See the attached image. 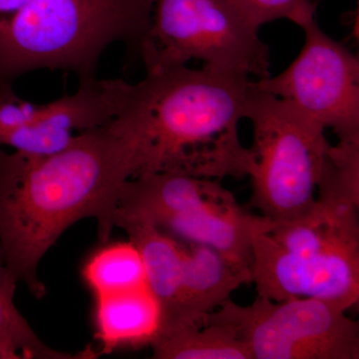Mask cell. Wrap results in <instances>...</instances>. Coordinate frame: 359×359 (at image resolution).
Wrapping results in <instances>:
<instances>
[{
    "mask_svg": "<svg viewBox=\"0 0 359 359\" xmlns=\"http://www.w3.org/2000/svg\"><path fill=\"white\" fill-rule=\"evenodd\" d=\"M32 0H0V30Z\"/></svg>",
    "mask_w": 359,
    "mask_h": 359,
    "instance_id": "e0dca14e",
    "label": "cell"
},
{
    "mask_svg": "<svg viewBox=\"0 0 359 359\" xmlns=\"http://www.w3.org/2000/svg\"><path fill=\"white\" fill-rule=\"evenodd\" d=\"M250 269L257 295L271 301L316 299L346 309L359 302V250L299 256L283 250L268 231H257Z\"/></svg>",
    "mask_w": 359,
    "mask_h": 359,
    "instance_id": "ba28073f",
    "label": "cell"
},
{
    "mask_svg": "<svg viewBox=\"0 0 359 359\" xmlns=\"http://www.w3.org/2000/svg\"><path fill=\"white\" fill-rule=\"evenodd\" d=\"M162 313L149 287L96 297V337L103 353L143 346L159 334Z\"/></svg>",
    "mask_w": 359,
    "mask_h": 359,
    "instance_id": "7c38bea8",
    "label": "cell"
},
{
    "mask_svg": "<svg viewBox=\"0 0 359 359\" xmlns=\"http://www.w3.org/2000/svg\"><path fill=\"white\" fill-rule=\"evenodd\" d=\"M118 79H81L72 95L40 104L36 117L20 128L0 134V147L21 154L48 156L65 150L82 132L110 122L117 108Z\"/></svg>",
    "mask_w": 359,
    "mask_h": 359,
    "instance_id": "9c48e42d",
    "label": "cell"
},
{
    "mask_svg": "<svg viewBox=\"0 0 359 359\" xmlns=\"http://www.w3.org/2000/svg\"><path fill=\"white\" fill-rule=\"evenodd\" d=\"M301 53L280 74L259 78L257 88L287 100L330 128L339 140H359V60L321 30L316 18L302 26Z\"/></svg>",
    "mask_w": 359,
    "mask_h": 359,
    "instance_id": "52a82bcc",
    "label": "cell"
},
{
    "mask_svg": "<svg viewBox=\"0 0 359 359\" xmlns=\"http://www.w3.org/2000/svg\"><path fill=\"white\" fill-rule=\"evenodd\" d=\"M250 203L271 221L299 218L313 208L330 144L325 128L287 100L252 84Z\"/></svg>",
    "mask_w": 359,
    "mask_h": 359,
    "instance_id": "277c9868",
    "label": "cell"
},
{
    "mask_svg": "<svg viewBox=\"0 0 359 359\" xmlns=\"http://www.w3.org/2000/svg\"><path fill=\"white\" fill-rule=\"evenodd\" d=\"M20 282L9 268L0 248V359L89 358L91 351L71 354L45 344L14 304Z\"/></svg>",
    "mask_w": 359,
    "mask_h": 359,
    "instance_id": "4fadbf2b",
    "label": "cell"
},
{
    "mask_svg": "<svg viewBox=\"0 0 359 359\" xmlns=\"http://www.w3.org/2000/svg\"><path fill=\"white\" fill-rule=\"evenodd\" d=\"M138 50L146 70L197 60L214 72L271 75L268 45L231 0H155Z\"/></svg>",
    "mask_w": 359,
    "mask_h": 359,
    "instance_id": "5b68a950",
    "label": "cell"
},
{
    "mask_svg": "<svg viewBox=\"0 0 359 359\" xmlns=\"http://www.w3.org/2000/svg\"><path fill=\"white\" fill-rule=\"evenodd\" d=\"M151 346L156 359H250L236 332L218 323L156 337Z\"/></svg>",
    "mask_w": 359,
    "mask_h": 359,
    "instance_id": "9a60e30c",
    "label": "cell"
},
{
    "mask_svg": "<svg viewBox=\"0 0 359 359\" xmlns=\"http://www.w3.org/2000/svg\"><path fill=\"white\" fill-rule=\"evenodd\" d=\"M347 311L321 299L273 302L257 295L245 306L228 299L203 323L230 327L250 359H358L359 325Z\"/></svg>",
    "mask_w": 359,
    "mask_h": 359,
    "instance_id": "8992f818",
    "label": "cell"
},
{
    "mask_svg": "<svg viewBox=\"0 0 359 359\" xmlns=\"http://www.w3.org/2000/svg\"><path fill=\"white\" fill-rule=\"evenodd\" d=\"M155 0H32L0 30V82L37 69L95 76L115 42L139 47Z\"/></svg>",
    "mask_w": 359,
    "mask_h": 359,
    "instance_id": "3957f363",
    "label": "cell"
},
{
    "mask_svg": "<svg viewBox=\"0 0 359 359\" xmlns=\"http://www.w3.org/2000/svg\"><path fill=\"white\" fill-rule=\"evenodd\" d=\"M252 84L244 75L187 65L147 70L138 83L119 79L114 120L133 149L135 177L249 176L252 155L238 125L247 116Z\"/></svg>",
    "mask_w": 359,
    "mask_h": 359,
    "instance_id": "7a4b0ae2",
    "label": "cell"
},
{
    "mask_svg": "<svg viewBox=\"0 0 359 359\" xmlns=\"http://www.w3.org/2000/svg\"><path fill=\"white\" fill-rule=\"evenodd\" d=\"M82 276L95 297L148 287L140 250L130 240L105 243L88 257Z\"/></svg>",
    "mask_w": 359,
    "mask_h": 359,
    "instance_id": "5bb4252c",
    "label": "cell"
},
{
    "mask_svg": "<svg viewBox=\"0 0 359 359\" xmlns=\"http://www.w3.org/2000/svg\"><path fill=\"white\" fill-rule=\"evenodd\" d=\"M245 283H252L249 266L236 263L207 245L185 244L178 316L172 330L158 337L201 327L208 314Z\"/></svg>",
    "mask_w": 359,
    "mask_h": 359,
    "instance_id": "30bf717a",
    "label": "cell"
},
{
    "mask_svg": "<svg viewBox=\"0 0 359 359\" xmlns=\"http://www.w3.org/2000/svg\"><path fill=\"white\" fill-rule=\"evenodd\" d=\"M134 176L133 151L114 119L78 134L55 154L0 148V248L34 297L45 294L40 262L73 224L95 219L99 240L109 241L119 194Z\"/></svg>",
    "mask_w": 359,
    "mask_h": 359,
    "instance_id": "6da1fadb",
    "label": "cell"
},
{
    "mask_svg": "<svg viewBox=\"0 0 359 359\" xmlns=\"http://www.w3.org/2000/svg\"><path fill=\"white\" fill-rule=\"evenodd\" d=\"M250 25L259 30L266 23L289 20L302 27L316 18V4L311 0H231Z\"/></svg>",
    "mask_w": 359,
    "mask_h": 359,
    "instance_id": "2e32d148",
    "label": "cell"
},
{
    "mask_svg": "<svg viewBox=\"0 0 359 359\" xmlns=\"http://www.w3.org/2000/svg\"><path fill=\"white\" fill-rule=\"evenodd\" d=\"M116 226L126 231L129 240L140 250L149 289L159 302L162 313L158 335L166 334L174 327L178 316L185 244L154 224L140 219H121Z\"/></svg>",
    "mask_w": 359,
    "mask_h": 359,
    "instance_id": "8fae6325",
    "label": "cell"
}]
</instances>
